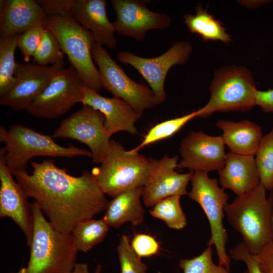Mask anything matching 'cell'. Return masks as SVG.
Returning a JSON list of instances; mask_svg holds the SVG:
<instances>
[{
    "label": "cell",
    "mask_w": 273,
    "mask_h": 273,
    "mask_svg": "<svg viewBox=\"0 0 273 273\" xmlns=\"http://www.w3.org/2000/svg\"><path fill=\"white\" fill-rule=\"evenodd\" d=\"M143 188L123 192L109 202L103 218L109 226L117 228L126 222L138 226L143 223L145 210L141 198Z\"/></svg>",
    "instance_id": "obj_23"
},
{
    "label": "cell",
    "mask_w": 273,
    "mask_h": 273,
    "mask_svg": "<svg viewBox=\"0 0 273 273\" xmlns=\"http://www.w3.org/2000/svg\"><path fill=\"white\" fill-rule=\"evenodd\" d=\"M271 231H272V240H273V216L272 217V221H271Z\"/></svg>",
    "instance_id": "obj_39"
},
{
    "label": "cell",
    "mask_w": 273,
    "mask_h": 273,
    "mask_svg": "<svg viewBox=\"0 0 273 273\" xmlns=\"http://www.w3.org/2000/svg\"><path fill=\"white\" fill-rule=\"evenodd\" d=\"M193 48L187 41H177L163 54L154 58H144L128 52L121 51L118 60L134 68L150 85L160 104L166 99L165 80L170 69L187 61Z\"/></svg>",
    "instance_id": "obj_12"
},
{
    "label": "cell",
    "mask_w": 273,
    "mask_h": 273,
    "mask_svg": "<svg viewBox=\"0 0 273 273\" xmlns=\"http://www.w3.org/2000/svg\"><path fill=\"white\" fill-rule=\"evenodd\" d=\"M191 181L188 197L200 205L209 221L211 237L207 245L215 246L219 265L230 271L231 257L226 250L228 235L223 224L229 195L219 187L217 179L210 178L207 172H194Z\"/></svg>",
    "instance_id": "obj_8"
},
{
    "label": "cell",
    "mask_w": 273,
    "mask_h": 273,
    "mask_svg": "<svg viewBox=\"0 0 273 273\" xmlns=\"http://www.w3.org/2000/svg\"><path fill=\"white\" fill-rule=\"evenodd\" d=\"M64 55L57 37L46 28L33 57L35 63L41 66H64Z\"/></svg>",
    "instance_id": "obj_30"
},
{
    "label": "cell",
    "mask_w": 273,
    "mask_h": 273,
    "mask_svg": "<svg viewBox=\"0 0 273 273\" xmlns=\"http://www.w3.org/2000/svg\"><path fill=\"white\" fill-rule=\"evenodd\" d=\"M109 227L103 218H90L78 222L71 232L77 251L86 252L103 241Z\"/></svg>",
    "instance_id": "obj_25"
},
{
    "label": "cell",
    "mask_w": 273,
    "mask_h": 273,
    "mask_svg": "<svg viewBox=\"0 0 273 273\" xmlns=\"http://www.w3.org/2000/svg\"><path fill=\"white\" fill-rule=\"evenodd\" d=\"M178 157L164 155L160 159H153L151 171L143 188L142 200L147 207H153L166 198L188 195L187 187L194 172L179 173L175 171Z\"/></svg>",
    "instance_id": "obj_16"
},
{
    "label": "cell",
    "mask_w": 273,
    "mask_h": 273,
    "mask_svg": "<svg viewBox=\"0 0 273 273\" xmlns=\"http://www.w3.org/2000/svg\"><path fill=\"white\" fill-rule=\"evenodd\" d=\"M82 105L89 106L101 112L105 117V129L109 137L119 131H126L135 134L136 121L142 115L122 99L107 98L88 87L83 88Z\"/></svg>",
    "instance_id": "obj_19"
},
{
    "label": "cell",
    "mask_w": 273,
    "mask_h": 273,
    "mask_svg": "<svg viewBox=\"0 0 273 273\" xmlns=\"http://www.w3.org/2000/svg\"><path fill=\"white\" fill-rule=\"evenodd\" d=\"M46 28L44 25L37 26L19 35L17 46L25 62L28 63L30 58L33 57L40 44Z\"/></svg>",
    "instance_id": "obj_33"
},
{
    "label": "cell",
    "mask_w": 273,
    "mask_h": 273,
    "mask_svg": "<svg viewBox=\"0 0 273 273\" xmlns=\"http://www.w3.org/2000/svg\"><path fill=\"white\" fill-rule=\"evenodd\" d=\"M33 230L30 257L17 272L69 273L77 263V250L71 233L57 231L35 202L31 204Z\"/></svg>",
    "instance_id": "obj_2"
},
{
    "label": "cell",
    "mask_w": 273,
    "mask_h": 273,
    "mask_svg": "<svg viewBox=\"0 0 273 273\" xmlns=\"http://www.w3.org/2000/svg\"><path fill=\"white\" fill-rule=\"evenodd\" d=\"M218 171L222 188L232 190L237 196L250 192L260 183L254 156L229 152L223 168Z\"/></svg>",
    "instance_id": "obj_21"
},
{
    "label": "cell",
    "mask_w": 273,
    "mask_h": 273,
    "mask_svg": "<svg viewBox=\"0 0 273 273\" xmlns=\"http://www.w3.org/2000/svg\"><path fill=\"white\" fill-rule=\"evenodd\" d=\"M209 90V100L197 110V117H207L216 111H247L256 105L257 90L253 76L243 66L218 69L214 73Z\"/></svg>",
    "instance_id": "obj_6"
},
{
    "label": "cell",
    "mask_w": 273,
    "mask_h": 273,
    "mask_svg": "<svg viewBox=\"0 0 273 273\" xmlns=\"http://www.w3.org/2000/svg\"><path fill=\"white\" fill-rule=\"evenodd\" d=\"M254 256L262 273H273V240Z\"/></svg>",
    "instance_id": "obj_36"
},
{
    "label": "cell",
    "mask_w": 273,
    "mask_h": 273,
    "mask_svg": "<svg viewBox=\"0 0 273 273\" xmlns=\"http://www.w3.org/2000/svg\"><path fill=\"white\" fill-rule=\"evenodd\" d=\"M212 252L211 246H208L196 257L180 259L179 267L184 273H231L224 267L213 262Z\"/></svg>",
    "instance_id": "obj_31"
},
{
    "label": "cell",
    "mask_w": 273,
    "mask_h": 273,
    "mask_svg": "<svg viewBox=\"0 0 273 273\" xmlns=\"http://www.w3.org/2000/svg\"><path fill=\"white\" fill-rule=\"evenodd\" d=\"M130 244L134 251L141 258L154 255L160 249L159 243L156 239L146 234H135Z\"/></svg>",
    "instance_id": "obj_34"
},
{
    "label": "cell",
    "mask_w": 273,
    "mask_h": 273,
    "mask_svg": "<svg viewBox=\"0 0 273 273\" xmlns=\"http://www.w3.org/2000/svg\"><path fill=\"white\" fill-rule=\"evenodd\" d=\"M105 121L101 112L82 105L79 110L62 121L52 136L71 138L84 144L90 150L93 162L101 163L106 157L111 144Z\"/></svg>",
    "instance_id": "obj_11"
},
{
    "label": "cell",
    "mask_w": 273,
    "mask_h": 273,
    "mask_svg": "<svg viewBox=\"0 0 273 273\" xmlns=\"http://www.w3.org/2000/svg\"><path fill=\"white\" fill-rule=\"evenodd\" d=\"M121 273H146L147 265L143 263L131 247L129 237L122 235L117 247Z\"/></svg>",
    "instance_id": "obj_32"
},
{
    "label": "cell",
    "mask_w": 273,
    "mask_h": 273,
    "mask_svg": "<svg viewBox=\"0 0 273 273\" xmlns=\"http://www.w3.org/2000/svg\"><path fill=\"white\" fill-rule=\"evenodd\" d=\"M184 20L189 31L197 34L205 41L219 40L225 43L232 41L222 23L201 5L196 7L195 14L185 15Z\"/></svg>",
    "instance_id": "obj_24"
},
{
    "label": "cell",
    "mask_w": 273,
    "mask_h": 273,
    "mask_svg": "<svg viewBox=\"0 0 273 273\" xmlns=\"http://www.w3.org/2000/svg\"><path fill=\"white\" fill-rule=\"evenodd\" d=\"M46 27L56 35L64 54L84 84L99 93L102 87L92 56L96 42L91 32L69 16L48 15Z\"/></svg>",
    "instance_id": "obj_7"
},
{
    "label": "cell",
    "mask_w": 273,
    "mask_h": 273,
    "mask_svg": "<svg viewBox=\"0 0 273 273\" xmlns=\"http://www.w3.org/2000/svg\"><path fill=\"white\" fill-rule=\"evenodd\" d=\"M197 111H194L188 114L168 119L155 125L149 130L142 142L137 147L129 151L133 153L138 152L143 147L172 136L188 122L197 117Z\"/></svg>",
    "instance_id": "obj_28"
},
{
    "label": "cell",
    "mask_w": 273,
    "mask_h": 273,
    "mask_svg": "<svg viewBox=\"0 0 273 273\" xmlns=\"http://www.w3.org/2000/svg\"><path fill=\"white\" fill-rule=\"evenodd\" d=\"M180 196H174L157 203L150 210V215L163 220L171 229L181 230L187 225L186 215L180 203Z\"/></svg>",
    "instance_id": "obj_27"
},
{
    "label": "cell",
    "mask_w": 273,
    "mask_h": 273,
    "mask_svg": "<svg viewBox=\"0 0 273 273\" xmlns=\"http://www.w3.org/2000/svg\"><path fill=\"white\" fill-rule=\"evenodd\" d=\"M5 150L0 149V217L11 218L25 235L26 243H31L33 215L28 197L21 185L13 178V174L5 161Z\"/></svg>",
    "instance_id": "obj_17"
},
{
    "label": "cell",
    "mask_w": 273,
    "mask_h": 273,
    "mask_svg": "<svg viewBox=\"0 0 273 273\" xmlns=\"http://www.w3.org/2000/svg\"><path fill=\"white\" fill-rule=\"evenodd\" d=\"M260 183L250 192L237 196L224 207L229 223L242 236L243 243L253 255L272 240L273 191L266 196Z\"/></svg>",
    "instance_id": "obj_3"
},
{
    "label": "cell",
    "mask_w": 273,
    "mask_h": 273,
    "mask_svg": "<svg viewBox=\"0 0 273 273\" xmlns=\"http://www.w3.org/2000/svg\"><path fill=\"white\" fill-rule=\"evenodd\" d=\"M92 53L99 68L102 87L114 97L125 101L141 115L160 104L152 90L129 78L103 46L95 43Z\"/></svg>",
    "instance_id": "obj_9"
},
{
    "label": "cell",
    "mask_w": 273,
    "mask_h": 273,
    "mask_svg": "<svg viewBox=\"0 0 273 273\" xmlns=\"http://www.w3.org/2000/svg\"><path fill=\"white\" fill-rule=\"evenodd\" d=\"M255 156L260 184L266 190L273 191V128L263 136Z\"/></svg>",
    "instance_id": "obj_29"
},
{
    "label": "cell",
    "mask_w": 273,
    "mask_h": 273,
    "mask_svg": "<svg viewBox=\"0 0 273 273\" xmlns=\"http://www.w3.org/2000/svg\"><path fill=\"white\" fill-rule=\"evenodd\" d=\"M105 0H61L59 15L69 16L93 34L96 43L113 49L117 42Z\"/></svg>",
    "instance_id": "obj_18"
},
{
    "label": "cell",
    "mask_w": 273,
    "mask_h": 273,
    "mask_svg": "<svg viewBox=\"0 0 273 273\" xmlns=\"http://www.w3.org/2000/svg\"><path fill=\"white\" fill-rule=\"evenodd\" d=\"M0 38L21 34L37 26L44 25L48 15L34 0H1Z\"/></svg>",
    "instance_id": "obj_20"
},
{
    "label": "cell",
    "mask_w": 273,
    "mask_h": 273,
    "mask_svg": "<svg viewBox=\"0 0 273 273\" xmlns=\"http://www.w3.org/2000/svg\"><path fill=\"white\" fill-rule=\"evenodd\" d=\"M30 163V173L27 170L12 173L57 231L70 233L78 222L106 210L109 202L93 172L86 170L74 176L52 159Z\"/></svg>",
    "instance_id": "obj_1"
},
{
    "label": "cell",
    "mask_w": 273,
    "mask_h": 273,
    "mask_svg": "<svg viewBox=\"0 0 273 273\" xmlns=\"http://www.w3.org/2000/svg\"><path fill=\"white\" fill-rule=\"evenodd\" d=\"M215 125L223 131L224 145L230 152L254 156L263 137L261 127L249 120L234 122L219 119Z\"/></svg>",
    "instance_id": "obj_22"
},
{
    "label": "cell",
    "mask_w": 273,
    "mask_h": 273,
    "mask_svg": "<svg viewBox=\"0 0 273 273\" xmlns=\"http://www.w3.org/2000/svg\"><path fill=\"white\" fill-rule=\"evenodd\" d=\"M84 85L72 66L62 68L26 110L38 118L52 119L60 117L75 104L81 103Z\"/></svg>",
    "instance_id": "obj_10"
},
{
    "label": "cell",
    "mask_w": 273,
    "mask_h": 273,
    "mask_svg": "<svg viewBox=\"0 0 273 273\" xmlns=\"http://www.w3.org/2000/svg\"><path fill=\"white\" fill-rule=\"evenodd\" d=\"M19 35L0 38V96L8 92L16 82L15 52Z\"/></svg>",
    "instance_id": "obj_26"
},
{
    "label": "cell",
    "mask_w": 273,
    "mask_h": 273,
    "mask_svg": "<svg viewBox=\"0 0 273 273\" xmlns=\"http://www.w3.org/2000/svg\"><path fill=\"white\" fill-rule=\"evenodd\" d=\"M116 15L113 22L119 35L142 41L146 33L153 29L164 30L171 24V18L165 13L154 12L146 7L149 1L112 0Z\"/></svg>",
    "instance_id": "obj_15"
},
{
    "label": "cell",
    "mask_w": 273,
    "mask_h": 273,
    "mask_svg": "<svg viewBox=\"0 0 273 273\" xmlns=\"http://www.w3.org/2000/svg\"><path fill=\"white\" fill-rule=\"evenodd\" d=\"M94 169L99 186L111 197L143 187L149 177L153 159L126 150L119 143L111 140L108 153Z\"/></svg>",
    "instance_id": "obj_5"
},
{
    "label": "cell",
    "mask_w": 273,
    "mask_h": 273,
    "mask_svg": "<svg viewBox=\"0 0 273 273\" xmlns=\"http://www.w3.org/2000/svg\"><path fill=\"white\" fill-rule=\"evenodd\" d=\"M102 266H97L94 273H101ZM69 273H90L89 271L88 264L84 263H78L75 264L72 271Z\"/></svg>",
    "instance_id": "obj_38"
},
{
    "label": "cell",
    "mask_w": 273,
    "mask_h": 273,
    "mask_svg": "<svg viewBox=\"0 0 273 273\" xmlns=\"http://www.w3.org/2000/svg\"><path fill=\"white\" fill-rule=\"evenodd\" d=\"M256 105L265 112H273V89L265 91L257 90Z\"/></svg>",
    "instance_id": "obj_37"
},
{
    "label": "cell",
    "mask_w": 273,
    "mask_h": 273,
    "mask_svg": "<svg viewBox=\"0 0 273 273\" xmlns=\"http://www.w3.org/2000/svg\"><path fill=\"white\" fill-rule=\"evenodd\" d=\"M64 66H41L17 62L16 82L6 94L0 96V104L19 111L28 107L49 85Z\"/></svg>",
    "instance_id": "obj_13"
},
{
    "label": "cell",
    "mask_w": 273,
    "mask_h": 273,
    "mask_svg": "<svg viewBox=\"0 0 273 273\" xmlns=\"http://www.w3.org/2000/svg\"><path fill=\"white\" fill-rule=\"evenodd\" d=\"M53 136L39 133L28 127L15 124L9 130L0 128V141L5 143V161L12 173L26 170L29 161L39 156L92 158L90 151L74 146H62Z\"/></svg>",
    "instance_id": "obj_4"
},
{
    "label": "cell",
    "mask_w": 273,
    "mask_h": 273,
    "mask_svg": "<svg viewBox=\"0 0 273 273\" xmlns=\"http://www.w3.org/2000/svg\"><path fill=\"white\" fill-rule=\"evenodd\" d=\"M181 159L177 169L208 172L220 170L224 165L226 154L221 136H211L201 131H191L179 147Z\"/></svg>",
    "instance_id": "obj_14"
},
{
    "label": "cell",
    "mask_w": 273,
    "mask_h": 273,
    "mask_svg": "<svg viewBox=\"0 0 273 273\" xmlns=\"http://www.w3.org/2000/svg\"><path fill=\"white\" fill-rule=\"evenodd\" d=\"M230 257L245 263L247 269L244 273H262L254 255L249 251L243 242L239 243L230 251Z\"/></svg>",
    "instance_id": "obj_35"
}]
</instances>
